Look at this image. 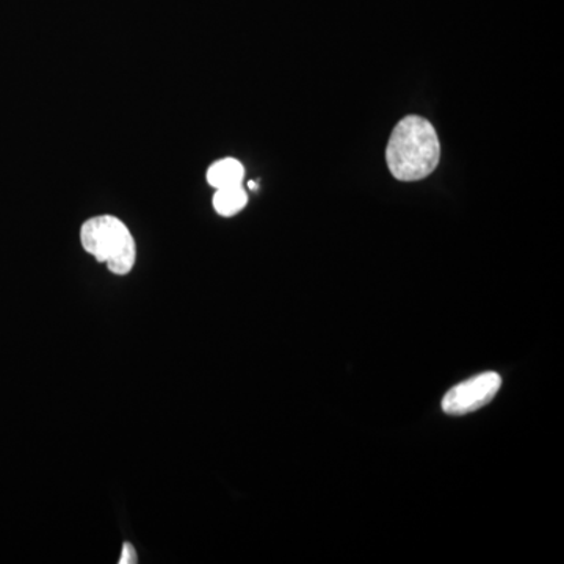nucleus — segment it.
Masks as SVG:
<instances>
[{
  "label": "nucleus",
  "instance_id": "0eeeda50",
  "mask_svg": "<svg viewBox=\"0 0 564 564\" xmlns=\"http://www.w3.org/2000/svg\"><path fill=\"white\" fill-rule=\"evenodd\" d=\"M248 187L258 188V184H256V182H250V184H248Z\"/></svg>",
  "mask_w": 564,
  "mask_h": 564
},
{
  "label": "nucleus",
  "instance_id": "20e7f679",
  "mask_svg": "<svg viewBox=\"0 0 564 564\" xmlns=\"http://www.w3.org/2000/svg\"><path fill=\"white\" fill-rule=\"evenodd\" d=\"M243 177V165L236 159H223V161L215 162L207 172V182L217 191L232 187V185H242Z\"/></svg>",
  "mask_w": 564,
  "mask_h": 564
},
{
  "label": "nucleus",
  "instance_id": "423d86ee",
  "mask_svg": "<svg viewBox=\"0 0 564 564\" xmlns=\"http://www.w3.org/2000/svg\"><path fill=\"white\" fill-rule=\"evenodd\" d=\"M137 563V552L132 544L126 543L122 545V554L120 564H133Z\"/></svg>",
  "mask_w": 564,
  "mask_h": 564
},
{
  "label": "nucleus",
  "instance_id": "f257e3e1",
  "mask_svg": "<svg viewBox=\"0 0 564 564\" xmlns=\"http://www.w3.org/2000/svg\"><path fill=\"white\" fill-rule=\"evenodd\" d=\"M440 161L441 143L432 122L410 115L393 128L386 150V162L395 180H425L437 169Z\"/></svg>",
  "mask_w": 564,
  "mask_h": 564
},
{
  "label": "nucleus",
  "instance_id": "7ed1b4c3",
  "mask_svg": "<svg viewBox=\"0 0 564 564\" xmlns=\"http://www.w3.org/2000/svg\"><path fill=\"white\" fill-rule=\"evenodd\" d=\"M502 386V378L496 372H485L456 384L445 393L443 399L444 413L466 415L481 410L496 399Z\"/></svg>",
  "mask_w": 564,
  "mask_h": 564
},
{
  "label": "nucleus",
  "instance_id": "39448f33",
  "mask_svg": "<svg viewBox=\"0 0 564 564\" xmlns=\"http://www.w3.org/2000/svg\"><path fill=\"white\" fill-rule=\"evenodd\" d=\"M247 203L248 195L242 185L218 188L214 196V209L221 217H234V215L245 209Z\"/></svg>",
  "mask_w": 564,
  "mask_h": 564
},
{
  "label": "nucleus",
  "instance_id": "f03ea898",
  "mask_svg": "<svg viewBox=\"0 0 564 564\" xmlns=\"http://www.w3.org/2000/svg\"><path fill=\"white\" fill-rule=\"evenodd\" d=\"M84 250L98 262H106L111 273L128 274L135 265L137 247L131 231L120 218L99 215L80 229Z\"/></svg>",
  "mask_w": 564,
  "mask_h": 564
}]
</instances>
